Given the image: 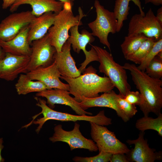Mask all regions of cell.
Segmentation results:
<instances>
[{
  "label": "cell",
  "instance_id": "9",
  "mask_svg": "<svg viewBox=\"0 0 162 162\" xmlns=\"http://www.w3.org/2000/svg\"><path fill=\"white\" fill-rule=\"evenodd\" d=\"M30 45L32 52L27 72L40 67L47 66L53 62L56 51L52 45L47 33L42 38L33 41Z\"/></svg>",
  "mask_w": 162,
  "mask_h": 162
},
{
  "label": "cell",
  "instance_id": "4",
  "mask_svg": "<svg viewBox=\"0 0 162 162\" xmlns=\"http://www.w3.org/2000/svg\"><path fill=\"white\" fill-rule=\"evenodd\" d=\"M72 6L69 3H64L63 9L56 15L53 24L47 32L51 45L57 52L61 51L62 46L69 38L70 29L74 26L82 25L81 20L85 15L81 8H79V14L74 16L72 11Z\"/></svg>",
  "mask_w": 162,
  "mask_h": 162
},
{
  "label": "cell",
  "instance_id": "2",
  "mask_svg": "<svg viewBox=\"0 0 162 162\" xmlns=\"http://www.w3.org/2000/svg\"><path fill=\"white\" fill-rule=\"evenodd\" d=\"M97 71L91 66L85 69L82 75L76 77L71 78L61 76L60 78L68 83L70 94L74 95V99L80 102L83 98H95L99 95V93L110 92L115 87L109 78L98 75Z\"/></svg>",
  "mask_w": 162,
  "mask_h": 162
},
{
  "label": "cell",
  "instance_id": "7",
  "mask_svg": "<svg viewBox=\"0 0 162 162\" xmlns=\"http://www.w3.org/2000/svg\"><path fill=\"white\" fill-rule=\"evenodd\" d=\"M89 123L92 140L96 143L99 152H102L112 154H126L130 151L126 144L116 138L114 132L109 130L104 126L92 122Z\"/></svg>",
  "mask_w": 162,
  "mask_h": 162
},
{
  "label": "cell",
  "instance_id": "27",
  "mask_svg": "<svg viewBox=\"0 0 162 162\" xmlns=\"http://www.w3.org/2000/svg\"><path fill=\"white\" fill-rule=\"evenodd\" d=\"M145 73L149 76L156 79L162 77V58L156 55L146 68Z\"/></svg>",
  "mask_w": 162,
  "mask_h": 162
},
{
  "label": "cell",
  "instance_id": "38",
  "mask_svg": "<svg viewBox=\"0 0 162 162\" xmlns=\"http://www.w3.org/2000/svg\"><path fill=\"white\" fill-rule=\"evenodd\" d=\"M59 1H60L63 3H69L71 4L73 6L74 4L73 2L74 0H57Z\"/></svg>",
  "mask_w": 162,
  "mask_h": 162
},
{
  "label": "cell",
  "instance_id": "1",
  "mask_svg": "<svg viewBox=\"0 0 162 162\" xmlns=\"http://www.w3.org/2000/svg\"><path fill=\"white\" fill-rule=\"evenodd\" d=\"M122 67L130 71L132 80L141 95L142 101L139 106L144 116H148L150 112L158 116L162 108V80L149 76L134 64L126 63Z\"/></svg>",
  "mask_w": 162,
  "mask_h": 162
},
{
  "label": "cell",
  "instance_id": "37",
  "mask_svg": "<svg viewBox=\"0 0 162 162\" xmlns=\"http://www.w3.org/2000/svg\"><path fill=\"white\" fill-rule=\"evenodd\" d=\"M5 53V52L1 46H0V60L4 56Z\"/></svg>",
  "mask_w": 162,
  "mask_h": 162
},
{
  "label": "cell",
  "instance_id": "13",
  "mask_svg": "<svg viewBox=\"0 0 162 162\" xmlns=\"http://www.w3.org/2000/svg\"><path fill=\"white\" fill-rule=\"evenodd\" d=\"M145 134L144 132L140 131L137 139L126 141L129 145L134 146L126 154L129 162H154L162 159L161 152H157L149 147L147 140L144 138Z\"/></svg>",
  "mask_w": 162,
  "mask_h": 162
},
{
  "label": "cell",
  "instance_id": "32",
  "mask_svg": "<svg viewBox=\"0 0 162 162\" xmlns=\"http://www.w3.org/2000/svg\"><path fill=\"white\" fill-rule=\"evenodd\" d=\"M110 161V162H128L126 155L124 154L117 153L112 154Z\"/></svg>",
  "mask_w": 162,
  "mask_h": 162
},
{
  "label": "cell",
  "instance_id": "11",
  "mask_svg": "<svg viewBox=\"0 0 162 162\" xmlns=\"http://www.w3.org/2000/svg\"><path fill=\"white\" fill-rule=\"evenodd\" d=\"M79 25L72 27L69 30L70 34L68 40L71 44L73 50L79 54L82 50L86 57L84 61L80 65L79 70L81 73L85 70L87 66L90 63L95 61H99L97 54L94 49L92 47L89 51L86 50V47L88 44L93 42L95 38L90 33L86 30H82L81 33L78 31Z\"/></svg>",
  "mask_w": 162,
  "mask_h": 162
},
{
  "label": "cell",
  "instance_id": "25",
  "mask_svg": "<svg viewBox=\"0 0 162 162\" xmlns=\"http://www.w3.org/2000/svg\"><path fill=\"white\" fill-rule=\"evenodd\" d=\"M155 118L144 116L139 118L135 124L136 128L142 132L148 130H153L162 137V114L160 113Z\"/></svg>",
  "mask_w": 162,
  "mask_h": 162
},
{
  "label": "cell",
  "instance_id": "24",
  "mask_svg": "<svg viewBox=\"0 0 162 162\" xmlns=\"http://www.w3.org/2000/svg\"><path fill=\"white\" fill-rule=\"evenodd\" d=\"M148 38L143 34H128L121 45L122 52L125 58L135 52L142 43Z\"/></svg>",
  "mask_w": 162,
  "mask_h": 162
},
{
  "label": "cell",
  "instance_id": "21",
  "mask_svg": "<svg viewBox=\"0 0 162 162\" xmlns=\"http://www.w3.org/2000/svg\"><path fill=\"white\" fill-rule=\"evenodd\" d=\"M56 14L49 12L35 17L29 25L28 40L30 44L33 41L42 38L47 33L53 24Z\"/></svg>",
  "mask_w": 162,
  "mask_h": 162
},
{
  "label": "cell",
  "instance_id": "19",
  "mask_svg": "<svg viewBox=\"0 0 162 162\" xmlns=\"http://www.w3.org/2000/svg\"><path fill=\"white\" fill-rule=\"evenodd\" d=\"M29 25L23 28L13 38L7 41L0 40V46L5 52L18 56H30L31 46L28 40Z\"/></svg>",
  "mask_w": 162,
  "mask_h": 162
},
{
  "label": "cell",
  "instance_id": "17",
  "mask_svg": "<svg viewBox=\"0 0 162 162\" xmlns=\"http://www.w3.org/2000/svg\"><path fill=\"white\" fill-rule=\"evenodd\" d=\"M71 44L67 40L62 46L61 51L55 52L54 59L62 76L74 78L80 76L81 73L77 68L75 61L71 55Z\"/></svg>",
  "mask_w": 162,
  "mask_h": 162
},
{
  "label": "cell",
  "instance_id": "22",
  "mask_svg": "<svg viewBox=\"0 0 162 162\" xmlns=\"http://www.w3.org/2000/svg\"><path fill=\"white\" fill-rule=\"evenodd\" d=\"M15 88L19 95H26L33 92H39L48 89L46 86L42 82L34 81L30 79L27 74H21Z\"/></svg>",
  "mask_w": 162,
  "mask_h": 162
},
{
  "label": "cell",
  "instance_id": "8",
  "mask_svg": "<svg viewBox=\"0 0 162 162\" xmlns=\"http://www.w3.org/2000/svg\"><path fill=\"white\" fill-rule=\"evenodd\" d=\"M80 126L75 122L73 129L68 131L63 129L62 125H56L54 128V133L49 138V140L52 142H66L71 151L81 148L87 149L91 152H97L98 149L96 143L92 140L87 139L83 136L80 130Z\"/></svg>",
  "mask_w": 162,
  "mask_h": 162
},
{
  "label": "cell",
  "instance_id": "12",
  "mask_svg": "<svg viewBox=\"0 0 162 162\" xmlns=\"http://www.w3.org/2000/svg\"><path fill=\"white\" fill-rule=\"evenodd\" d=\"M35 17L30 10L10 14L0 22V40H11L23 28L29 25Z\"/></svg>",
  "mask_w": 162,
  "mask_h": 162
},
{
  "label": "cell",
  "instance_id": "31",
  "mask_svg": "<svg viewBox=\"0 0 162 162\" xmlns=\"http://www.w3.org/2000/svg\"><path fill=\"white\" fill-rule=\"evenodd\" d=\"M128 103L135 105L139 106L142 103V98L141 95L138 91H129L123 97Z\"/></svg>",
  "mask_w": 162,
  "mask_h": 162
},
{
  "label": "cell",
  "instance_id": "6",
  "mask_svg": "<svg viewBox=\"0 0 162 162\" xmlns=\"http://www.w3.org/2000/svg\"><path fill=\"white\" fill-rule=\"evenodd\" d=\"M94 7L97 16L94 21L89 23L88 26L92 31V34L98 37L100 43L106 46L111 51L110 45L108 40L110 33L117 32V21L113 12L105 9L98 0L94 1Z\"/></svg>",
  "mask_w": 162,
  "mask_h": 162
},
{
  "label": "cell",
  "instance_id": "20",
  "mask_svg": "<svg viewBox=\"0 0 162 162\" xmlns=\"http://www.w3.org/2000/svg\"><path fill=\"white\" fill-rule=\"evenodd\" d=\"M24 4L30 5L32 14L38 17L49 12L58 14L63 9L64 3L57 0H16L10 7V10L13 12L20 5Z\"/></svg>",
  "mask_w": 162,
  "mask_h": 162
},
{
  "label": "cell",
  "instance_id": "16",
  "mask_svg": "<svg viewBox=\"0 0 162 162\" xmlns=\"http://www.w3.org/2000/svg\"><path fill=\"white\" fill-rule=\"evenodd\" d=\"M26 74L31 80L42 82L47 87V89L58 88L69 90V84L64 83L60 80L61 75L54 61L47 66L38 68Z\"/></svg>",
  "mask_w": 162,
  "mask_h": 162
},
{
  "label": "cell",
  "instance_id": "10",
  "mask_svg": "<svg viewBox=\"0 0 162 162\" xmlns=\"http://www.w3.org/2000/svg\"><path fill=\"white\" fill-rule=\"evenodd\" d=\"M143 34L156 41L162 38V26L158 21L151 8L145 16L135 14L129 22L128 34Z\"/></svg>",
  "mask_w": 162,
  "mask_h": 162
},
{
  "label": "cell",
  "instance_id": "5",
  "mask_svg": "<svg viewBox=\"0 0 162 162\" xmlns=\"http://www.w3.org/2000/svg\"><path fill=\"white\" fill-rule=\"evenodd\" d=\"M91 46L98 57L99 72L109 78L114 87L119 91V94L124 97L131 89L125 69L114 60L111 54L106 50L97 46Z\"/></svg>",
  "mask_w": 162,
  "mask_h": 162
},
{
  "label": "cell",
  "instance_id": "36",
  "mask_svg": "<svg viewBox=\"0 0 162 162\" xmlns=\"http://www.w3.org/2000/svg\"><path fill=\"white\" fill-rule=\"evenodd\" d=\"M3 142V138H0V162H4V159L2 157L1 155L2 151L4 148V146L2 144Z\"/></svg>",
  "mask_w": 162,
  "mask_h": 162
},
{
  "label": "cell",
  "instance_id": "18",
  "mask_svg": "<svg viewBox=\"0 0 162 162\" xmlns=\"http://www.w3.org/2000/svg\"><path fill=\"white\" fill-rule=\"evenodd\" d=\"M117 94L113 90L104 93L100 95L93 98H82L80 102L81 107L84 110L92 107H105L116 111L117 115L125 122L130 120L118 107L116 97Z\"/></svg>",
  "mask_w": 162,
  "mask_h": 162
},
{
  "label": "cell",
  "instance_id": "14",
  "mask_svg": "<svg viewBox=\"0 0 162 162\" xmlns=\"http://www.w3.org/2000/svg\"><path fill=\"white\" fill-rule=\"evenodd\" d=\"M30 56H18L6 52L0 60V78L12 81L19 74H26Z\"/></svg>",
  "mask_w": 162,
  "mask_h": 162
},
{
  "label": "cell",
  "instance_id": "28",
  "mask_svg": "<svg viewBox=\"0 0 162 162\" xmlns=\"http://www.w3.org/2000/svg\"><path fill=\"white\" fill-rule=\"evenodd\" d=\"M116 100L118 107L129 120L137 112L136 106L127 101L120 94H117Z\"/></svg>",
  "mask_w": 162,
  "mask_h": 162
},
{
  "label": "cell",
  "instance_id": "15",
  "mask_svg": "<svg viewBox=\"0 0 162 162\" xmlns=\"http://www.w3.org/2000/svg\"><path fill=\"white\" fill-rule=\"evenodd\" d=\"M68 91L53 88L46 89L37 92L36 96L45 98L48 106L52 109L55 107V104H60L69 106L76 113L79 115H92L90 112L86 111L80 106V102L76 101L74 98L70 95Z\"/></svg>",
  "mask_w": 162,
  "mask_h": 162
},
{
  "label": "cell",
  "instance_id": "29",
  "mask_svg": "<svg viewBox=\"0 0 162 162\" xmlns=\"http://www.w3.org/2000/svg\"><path fill=\"white\" fill-rule=\"evenodd\" d=\"M161 51H162V38L155 42L143 61L137 67V68L141 70L145 71L146 68L150 62Z\"/></svg>",
  "mask_w": 162,
  "mask_h": 162
},
{
  "label": "cell",
  "instance_id": "3",
  "mask_svg": "<svg viewBox=\"0 0 162 162\" xmlns=\"http://www.w3.org/2000/svg\"><path fill=\"white\" fill-rule=\"evenodd\" d=\"M34 98L37 101L36 105L41 108V111L38 114L33 116L30 122L31 123L26 124V126L28 127L32 124H38L35 130L37 134L39 133L44 124L50 120L74 122L78 121H84L102 126H108L112 124V119L105 116L104 110L100 111L96 115L94 116L73 115L54 110L46 105V102L44 99L37 97H35Z\"/></svg>",
  "mask_w": 162,
  "mask_h": 162
},
{
  "label": "cell",
  "instance_id": "26",
  "mask_svg": "<svg viewBox=\"0 0 162 162\" xmlns=\"http://www.w3.org/2000/svg\"><path fill=\"white\" fill-rule=\"evenodd\" d=\"M153 38H148L134 53L127 56L126 59L140 64L156 41Z\"/></svg>",
  "mask_w": 162,
  "mask_h": 162
},
{
  "label": "cell",
  "instance_id": "33",
  "mask_svg": "<svg viewBox=\"0 0 162 162\" xmlns=\"http://www.w3.org/2000/svg\"><path fill=\"white\" fill-rule=\"evenodd\" d=\"M3 2L2 8L4 9H6L10 7L16 0H2Z\"/></svg>",
  "mask_w": 162,
  "mask_h": 162
},
{
  "label": "cell",
  "instance_id": "30",
  "mask_svg": "<svg viewBox=\"0 0 162 162\" xmlns=\"http://www.w3.org/2000/svg\"><path fill=\"white\" fill-rule=\"evenodd\" d=\"M112 154L100 152L95 156L90 157L75 156L73 158V161L76 162H108L110 161Z\"/></svg>",
  "mask_w": 162,
  "mask_h": 162
},
{
  "label": "cell",
  "instance_id": "34",
  "mask_svg": "<svg viewBox=\"0 0 162 162\" xmlns=\"http://www.w3.org/2000/svg\"><path fill=\"white\" fill-rule=\"evenodd\" d=\"M156 17L160 24L162 26V7H161L157 11V14Z\"/></svg>",
  "mask_w": 162,
  "mask_h": 162
},
{
  "label": "cell",
  "instance_id": "35",
  "mask_svg": "<svg viewBox=\"0 0 162 162\" xmlns=\"http://www.w3.org/2000/svg\"><path fill=\"white\" fill-rule=\"evenodd\" d=\"M151 3L154 5L158 6L162 4V0H145V4Z\"/></svg>",
  "mask_w": 162,
  "mask_h": 162
},
{
  "label": "cell",
  "instance_id": "23",
  "mask_svg": "<svg viewBox=\"0 0 162 162\" xmlns=\"http://www.w3.org/2000/svg\"><path fill=\"white\" fill-rule=\"evenodd\" d=\"M130 1H132L138 7L141 15L143 16L145 15L142 10L140 0H116L113 12L117 21V32L120 31L123 26V22L128 19Z\"/></svg>",
  "mask_w": 162,
  "mask_h": 162
}]
</instances>
